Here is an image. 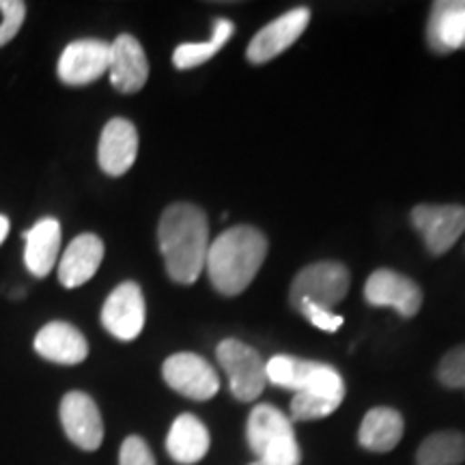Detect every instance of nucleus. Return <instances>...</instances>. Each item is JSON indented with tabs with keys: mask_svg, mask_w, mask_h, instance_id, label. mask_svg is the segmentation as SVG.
I'll return each mask as SVG.
<instances>
[{
	"mask_svg": "<svg viewBox=\"0 0 465 465\" xmlns=\"http://www.w3.org/2000/svg\"><path fill=\"white\" fill-rule=\"evenodd\" d=\"M160 252L174 282L194 284L205 270L209 223L205 212L192 203H174L162 213L158 226Z\"/></svg>",
	"mask_w": 465,
	"mask_h": 465,
	"instance_id": "obj_1",
	"label": "nucleus"
},
{
	"mask_svg": "<svg viewBox=\"0 0 465 465\" xmlns=\"http://www.w3.org/2000/svg\"><path fill=\"white\" fill-rule=\"evenodd\" d=\"M265 257L267 240L263 232L248 224L232 226L209 243L205 270L213 289L232 298L250 287Z\"/></svg>",
	"mask_w": 465,
	"mask_h": 465,
	"instance_id": "obj_2",
	"label": "nucleus"
},
{
	"mask_svg": "<svg viewBox=\"0 0 465 465\" xmlns=\"http://www.w3.org/2000/svg\"><path fill=\"white\" fill-rule=\"evenodd\" d=\"M250 450L263 465H300L302 450L295 438L293 422L270 403H261L250 411L246 424Z\"/></svg>",
	"mask_w": 465,
	"mask_h": 465,
	"instance_id": "obj_3",
	"label": "nucleus"
},
{
	"mask_svg": "<svg viewBox=\"0 0 465 465\" xmlns=\"http://www.w3.org/2000/svg\"><path fill=\"white\" fill-rule=\"evenodd\" d=\"M267 381L284 391L298 392H332L345 397V381L334 366L302 360L293 356H274L265 362Z\"/></svg>",
	"mask_w": 465,
	"mask_h": 465,
	"instance_id": "obj_4",
	"label": "nucleus"
},
{
	"mask_svg": "<svg viewBox=\"0 0 465 465\" xmlns=\"http://www.w3.org/2000/svg\"><path fill=\"white\" fill-rule=\"evenodd\" d=\"M349 270L336 261H322V263L306 265L291 284V304L295 308L302 304H312L332 311L336 304L345 300L349 291Z\"/></svg>",
	"mask_w": 465,
	"mask_h": 465,
	"instance_id": "obj_5",
	"label": "nucleus"
},
{
	"mask_svg": "<svg viewBox=\"0 0 465 465\" xmlns=\"http://www.w3.org/2000/svg\"><path fill=\"white\" fill-rule=\"evenodd\" d=\"M218 362L229 377L232 397L242 403L257 401L265 391V362L254 347L237 339H226L218 345Z\"/></svg>",
	"mask_w": 465,
	"mask_h": 465,
	"instance_id": "obj_6",
	"label": "nucleus"
},
{
	"mask_svg": "<svg viewBox=\"0 0 465 465\" xmlns=\"http://www.w3.org/2000/svg\"><path fill=\"white\" fill-rule=\"evenodd\" d=\"M162 375L174 392L192 401H209L220 391L218 373L199 353L182 351L166 358Z\"/></svg>",
	"mask_w": 465,
	"mask_h": 465,
	"instance_id": "obj_7",
	"label": "nucleus"
},
{
	"mask_svg": "<svg viewBox=\"0 0 465 465\" xmlns=\"http://www.w3.org/2000/svg\"><path fill=\"white\" fill-rule=\"evenodd\" d=\"M411 224L420 232L427 250L435 257L449 252L465 232V207L418 205L411 212Z\"/></svg>",
	"mask_w": 465,
	"mask_h": 465,
	"instance_id": "obj_8",
	"label": "nucleus"
},
{
	"mask_svg": "<svg viewBox=\"0 0 465 465\" xmlns=\"http://www.w3.org/2000/svg\"><path fill=\"white\" fill-rule=\"evenodd\" d=\"M144 317H147V306L136 282H121L104 302L102 325L119 341H134L141 336Z\"/></svg>",
	"mask_w": 465,
	"mask_h": 465,
	"instance_id": "obj_9",
	"label": "nucleus"
},
{
	"mask_svg": "<svg viewBox=\"0 0 465 465\" xmlns=\"http://www.w3.org/2000/svg\"><path fill=\"white\" fill-rule=\"evenodd\" d=\"M63 431L72 444L86 452L97 450L104 441V420L100 407L86 392L72 391L61 401Z\"/></svg>",
	"mask_w": 465,
	"mask_h": 465,
	"instance_id": "obj_10",
	"label": "nucleus"
},
{
	"mask_svg": "<svg viewBox=\"0 0 465 465\" xmlns=\"http://www.w3.org/2000/svg\"><path fill=\"white\" fill-rule=\"evenodd\" d=\"M110 65V44L102 39H78L58 58V78L69 86H84L100 80Z\"/></svg>",
	"mask_w": 465,
	"mask_h": 465,
	"instance_id": "obj_11",
	"label": "nucleus"
},
{
	"mask_svg": "<svg viewBox=\"0 0 465 465\" xmlns=\"http://www.w3.org/2000/svg\"><path fill=\"white\" fill-rule=\"evenodd\" d=\"M308 22H311V11L306 7L291 9L281 17H276L274 22L261 28L252 37L246 50L248 61L254 63V65H263V63H270L272 58L282 54L302 37Z\"/></svg>",
	"mask_w": 465,
	"mask_h": 465,
	"instance_id": "obj_12",
	"label": "nucleus"
},
{
	"mask_svg": "<svg viewBox=\"0 0 465 465\" xmlns=\"http://www.w3.org/2000/svg\"><path fill=\"white\" fill-rule=\"evenodd\" d=\"M364 298L371 306H391L401 317L411 319L422 306V291L399 272L377 270L364 284Z\"/></svg>",
	"mask_w": 465,
	"mask_h": 465,
	"instance_id": "obj_13",
	"label": "nucleus"
},
{
	"mask_svg": "<svg viewBox=\"0 0 465 465\" xmlns=\"http://www.w3.org/2000/svg\"><path fill=\"white\" fill-rule=\"evenodd\" d=\"M110 83L124 95L138 93L147 84L149 61L141 42L132 35H119L110 44Z\"/></svg>",
	"mask_w": 465,
	"mask_h": 465,
	"instance_id": "obj_14",
	"label": "nucleus"
},
{
	"mask_svg": "<svg viewBox=\"0 0 465 465\" xmlns=\"http://www.w3.org/2000/svg\"><path fill=\"white\" fill-rule=\"evenodd\" d=\"M138 155V132L132 121L110 119L104 125L100 136V147H97V160L100 168L110 177H121L134 166Z\"/></svg>",
	"mask_w": 465,
	"mask_h": 465,
	"instance_id": "obj_15",
	"label": "nucleus"
},
{
	"mask_svg": "<svg viewBox=\"0 0 465 465\" xmlns=\"http://www.w3.org/2000/svg\"><path fill=\"white\" fill-rule=\"evenodd\" d=\"M35 351L54 364L74 366L84 362L89 356V342L78 328L67 322H52L44 325L35 336Z\"/></svg>",
	"mask_w": 465,
	"mask_h": 465,
	"instance_id": "obj_16",
	"label": "nucleus"
},
{
	"mask_svg": "<svg viewBox=\"0 0 465 465\" xmlns=\"http://www.w3.org/2000/svg\"><path fill=\"white\" fill-rule=\"evenodd\" d=\"M102 261L104 242L93 232H83L72 240L58 261V281L65 289L83 287L97 274Z\"/></svg>",
	"mask_w": 465,
	"mask_h": 465,
	"instance_id": "obj_17",
	"label": "nucleus"
},
{
	"mask_svg": "<svg viewBox=\"0 0 465 465\" xmlns=\"http://www.w3.org/2000/svg\"><path fill=\"white\" fill-rule=\"evenodd\" d=\"M465 37V3L463 0H441L435 3L429 15L427 39L433 52L461 50Z\"/></svg>",
	"mask_w": 465,
	"mask_h": 465,
	"instance_id": "obj_18",
	"label": "nucleus"
},
{
	"mask_svg": "<svg viewBox=\"0 0 465 465\" xmlns=\"http://www.w3.org/2000/svg\"><path fill=\"white\" fill-rule=\"evenodd\" d=\"M212 438L207 427L194 414H182L174 418L166 438V450L173 461L182 465H194L209 452Z\"/></svg>",
	"mask_w": 465,
	"mask_h": 465,
	"instance_id": "obj_19",
	"label": "nucleus"
},
{
	"mask_svg": "<svg viewBox=\"0 0 465 465\" xmlns=\"http://www.w3.org/2000/svg\"><path fill=\"white\" fill-rule=\"evenodd\" d=\"M25 263L33 276L45 278L56 265L61 250V224L54 218H42L25 231Z\"/></svg>",
	"mask_w": 465,
	"mask_h": 465,
	"instance_id": "obj_20",
	"label": "nucleus"
},
{
	"mask_svg": "<svg viewBox=\"0 0 465 465\" xmlns=\"http://www.w3.org/2000/svg\"><path fill=\"white\" fill-rule=\"evenodd\" d=\"M405 433L403 416L392 407H373L360 424L358 441L371 452H391Z\"/></svg>",
	"mask_w": 465,
	"mask_h": 465,
	"instance_id": "obj_21",
	"label": "nucleus"
},
{
	"mask_svg": "<svg viewBox=\"0 0 465 465\" xmlns=\"http://www.w3.org/2000/svg\"><path fill=\"white\" fill-rule=\"evenodd\" d=\"M232 33H235V25H232L231 20H224V17H218V20L213 22L212 37H209L207 42L182 44L173 52V65L177 69H194L203 65V63L212 61V58L229 44Z\"/></svg>",
	"mask_w": 465,
	"mask_h": 465,
	"instance_id": "obj_22",
	"label": "nucleus"
},
{
	"mask_svg": "<svg viewBox=\"0 0 465 465\" xmlns=\"http://www.w3.org/2000/svg\"><path fill=\"white\" fill-rule=\"evenodd\" d=\"M465 461V435L440 431L429 435L416 452V465H461Z\"/></svg>",
	"mask_w": 465,
	"mask_h": 465,
	"instance_id": "obj_23",
	"label": "nucleus"
},
{
	"mask_svg": "<svg viewBox=\"0 0 465 465\" xmlns=\"http://www.w3.org/2000/svg\"><path fill=\"white\" fill-rule=\"evenodd\" d=\"M342 399H345L342 394L332 392H298L291 401V420H319V418L334 414Z\"/></svg>",
	"mask_w": 465,
	"mask_h": 465,
	"instance_id": "obj_24",
	"label": "nucleus"
},
{
	"mask_svg": "<svg viewBox=\"0 0 465 465\" xmlns=\"http://www.w3.org/2000/svg\"><path fill=\"white\" fill-rule=\"evenodd\" d=\"M438 380L444 383L446 388H461L465 391V345L450 349L438 366Z\"/></svg>",
	"mask_w": 465,
	"mask_h": 465,
	"instance_id": "obj_25",
	"label": "nucleus"
},
{
	"mask_svg": "<svg viewBox=\"0 0 465 465\" xmlns=\"http://www.w3.org/2000/svg\"><path fill=\"white\" fill-rule=\"evenodd\" d=\"M0 14H3V25H0V48H3L20 33L22 25H25L26 3H22V0H0Z\"/></svg>",
	"mask_w": 465,
	"mask_h": 465,
	"instance_id": "obj_26",
	"label": "nucleus"
},
{
	"mask_svg": "<svg viewBox=\"0 0 465 465\" xmlns=\"http://www.w3.org/2000/svg\"><path fill=\"white\" fill-rule=\"evenodd\" d=\"M119 465H158L155 463L153 452H151L149 444L138 435H130L121 444L119 450Z\"/></svg>",
	"mask_w": 465,
	"mask_h": 465,
	"instance_id": "obj_27",
	"label": "nucleus"
},
{
	"mask_svg": "<svg viewBox=\"0 0 465 465\" xmlns=\"http://www.w3.org/2000/svg\"><path fill=\"white\" fill-rule=\"evenodd\" d=\"M298 311L308 319V322L315 325V328L323 330V332H336V330H341L342 323H345V319H342L341 315H336V312H332V311H328V308L302 304V306H298Z\"/></svg>",
	"mask_w": 465,
	"mask_h": 465,
	"instance_id": "obj_28",
	"label": "nucleus"
},
{
	"mask_svg": "<svg viewBox=\"0 0 465 465\" xmlns=\"http://www.w3.org/2000/svg\"><path fill=\"white\" fill-rule=\"evenodd\" d=\"M9 226H11V224H9V218H7V216H0V243L7 240Z\"/></svg>",
	"mask_w": 465,
	"mask_h": 465,
	"instance_id": "obj_29",
	"label": "nucleus"
},
{
	"mask_svg": "<svg viewBox=\"0 0 465 465\" xmlns=\"http://www.w3.org/2000/svg\"><path fill=\"white\" fill-rule=\"evenodd\" d=\"M250 465H263V463H259V461H252Z\"/></svg>",
	"mask_w": 465,
	"mask_h": 465,
	"instance_id": "obj_30",
	"label": "nucleus"
},
{
	"mask_svg": "<svg viewBox=\"0 0 465 465\" xmlns=\"http://www.w3.org/2000/svg\"><path fill=\"white\" fill-rule=\"evenodd\" d=\"M461 48H465V37H463V44H461Z\"/></svg>",
	"mask_w": 465,
	"mask_h": 465,
	"instance_id": "obj_31",
	"label": "nucleus"
}]
</instances>
